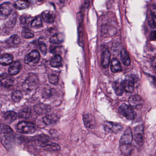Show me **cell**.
<instances>
[{"label": "cell", "mask_w": 156, "mask_h": 156, "mask_svg": "<svg viewBox=\"0 0 156 156\" xmlns=\"http://www.w3.org/2000/svg\"><path fill=\"white\" fill-rule=\"evenodd\" d=\"M133 139V133L130 128H128L120 140V149L122 154L129 156L132 151V144Z\"/></svg>", "instance_id": "cell-1"}, {"label": "cell", "mask_w": 156, "mask_h": 156, "mask_svg": "<svg viewBox=\"0 0 156 156\" xmlns=\"http://www.w3.org/2000/svg\"><path fill=\"white\" fill-rule=\"evenodd\" d=\"M39 85L38 77L34 74H30L23 84V88L25 91L29 92L37 88Z\"/></svg>", "instance_id": "cell-2"}, {"label": "cell", "mask_w": 156, "mask_h": 156, "mask_svg": "<svg viewBox=\"0 0 156 156\" xmlns=\"http://www.w3.org/2000/svg\"><path fill=\"white\" fill-rule=\"evenodd\" d=\"M17 128L19 132L24 134L33 133L36 130V127L34 124L26 121H22L19 123Z\"/></svg>", "instance_id": "cell-3"}, {"label": "cell", "mask_w": 156, "mask_h": 156, "mask_svg": "<svg viewBox=\"0 0 156 156\" xmlns=\"http://www.w3.org/2000/svg\"><path fill=\"white\" fill-rule=\"evenodd\" d=\"M133 139L136 143L138 145H141L144 140V128L142 125L136 126L134 128L133 132Z\"/></svg>", "instance_id": "cell-4"}, {"label": "cell", "mask_w": 156, "mask_h": 156, "mask_svg": "<svg viewBox=\"0 0 156 156\" xmlns=\"http://www.w3.org/2000/svg\"><path fill=\"white\" fill-rule=\"evenodd\" d=\"M119 113L129 120H132L135 117V114L132 108L125 104H123L119 108Z\"/></svg>", "instance_id": "cell-5"}, {"label": "cell", "mask_w": 156, "mask_h": 156, "mask_svg": "<svg viewBox=\"0 0 156 156\" xmlns=\"http://www.w3.org/2000/svg\"><path fill=\"white\" fill-rule=\"evenodd\" d=\"M13 132L12 133H1L2 143L7 149L12 147L14 142Z\"/></svg>", "instance_id": "cell-6"}, {"label": "cell", "mask_w": 156, "mask_h": 156, "mask_svg": "<svg viewBox=\"0 0 156 156\" xmlns=\"http://www.w3.org/2000/svg\"><path fill=\"white\" fill-rule=\"evenodd\" d=\"M41 55L40 53L37 50L32 51L27 54L24 58L25 63L29 65H33L37 63L40 60Z\"/></svg>", "instance_id": "cell-7"}, {"label": "cell", "mask_w": 156, "mask_h": 156, "mask_svg": "<svg viewBox=\"0 0 156 156\" xmlns=\"http://www.w3.org/2000/svg\"><path fill=\"white\" fill-rule=\"evenodd\" d=\"M128 102L131 108L136 109H140L144 104L142 98L137 95L131 96L129 98Z\"/></svg>", "instance_id": "cell-8"}, {"label": "cell", "mask_w": 156, "mask_h": 156, "mask_svg": "<svg viewBox=\"0 0 156 156\" xmlns=\"http://www.w3.org/2000/svg\"><path fill=\"white\" fill-rule=\"evenodd\" d=\"M104 128L106 131L113 133H117L121 130L122 126L118 123L107 121L104 124Z\"/></svg>", "instance_id": "cell-9"}, {"label": "cell", "mask_w": 156, "mask_h": 156, "mask_svg": "<svg viewBox=\"0 0 156 156\" xmlns=\"http://www.w3.org/2000/svg\"><path fill=\"white\" fill-rule=\"evenodd\" d=\"M124 90L128 93H131L134 90V79L130 76H126L124 81L122 82Z\"/></svg>", "instance_id": "cell-10"}, {"label": "cell", "mask_w": 156, "mask_h": 156, "mask_svg": "<svg viewBox=\"0 0 156 156\" xmlns=\"http://www.w3.org/2000/svg\"><path fill=\"white\" fill-rule=\"evenodd\" d=\"M84 124L87 128L93 129L95 126L96 121L94 116L91 114H87L83 116Z\"/></svg>", "instance_id": "cell-11"}, {"label": "cell", "mask_w": 156, "mask_h": 156, "mask_svg": "<svg viewBox=\"0 0 156 156\" xmlns=\"http://www.w3.org/2000/svg\"><path fill=\"white\" fill-rule=\"evenodd\" d=\"M34 111L38 115H43L49 112L51 110L50 106L45 104H41L36 105L34 107Z\"/></svg>", "instance_id": "cell-12"}, {"label": "cell", "mask_w": 156, "mask_h": 156, "mask_svg": "<svg viewBox=\"0 0 156 156\" xmlns=\"http://www.w3.org/2000/svg\"><path fill=\"white\" fill-rule=\"evenodd\" d=\"M0 82L2 86L7 88L11 87L13 83V80L12 78L6 73L1 74L0 77Z\"/></svg>", "instance_id": "cell-13"}, {"label": "cell", "mask_w": 156, "mask_h": 156, "mask_svg": "<svg viewBox=\"0 0 156 156\" xmlns=\"http://www.w3.org/2000/svg\"><path fill=\"white\" fill-rule=\"evenodd\" d=\"M41 16L43 20L47 23H53L55 20V14L51 11H45L43 12Z\"/></svg>", "instance_id": "cell-14"}, {"label": "cell", "mask_w": 156, "mask_h": 156, "mask_svg": "<svg viewBox=\"0 0 156 156\" xmlns=\"http://www.w3.org/2000/svg\"><path fill=\"white\" fill-rule=\"evenodd\" d=\"M12 9L13 6L11 2H4L1 5V13L4 16H9L11 13Z\"/></svg>", "instance_id": "cell-15"}, {"label": "cell", "mask_w": 156, "mask_h": 156, "mask_svg": "<svg viewBox=\"0 0 156 156\" xmlns=\"http://www.w3.org/2000/svg\"><path fill=\"white\" fill-rule=\"evenodd\" d=\"M22 69L21 65L19 62H14L9 68V73L10 76H14L20 73Z\"/></svg>", "instance_id": "cell-16"}, {"label": "cell", "mask_w": 156, "mask_h": 156, "mask_svg": "<svg viewBox=\"0 0 156 156\" xmlns=\"http://www.w3.org/2000/svg\"><path fill=\"white\" fill-rule=\"evenodd\" d=\"M20 39L17 35H13L11 36L6 41V44L9 47H17L20 43Z\"/></svg>", "instance_id": "cell-17"}, {"label": "cell", "mask_w": 156, "mask_h": 156, "mask_svg": "<svg viewBox=\"0 0 156 156\" xmlns=\"http://www.w3.org/2000/svg\"><path fill=\"white\" fill-rule=\"evenodd\" d=\"M13 57L11 54L4 53L2 55L0 58L1 64L3 66H9L12 64L13 62Z\"/></svg>", "instance_id": "cell-18"}, {"label": "cell", "mask_w": 156, "mask_h": 156, "mask_svg": "<svg viewBox=\"0 0 156 156\" xmlns=\"http://www.w3.org/2000/svg\"><path fill=\"white\" fill-rule=\"evenodd\" d=\"M110 60V52L108 50H105L103 52L101 56V65L103 68H108L109 65Z\"/></svg>", "instance_id": "cell-19"}, {"label": "cell", "mask_w": 156, "mask_h": 156, "mask_svg": "<svg viewBox=\"0 0 156 156\" xmlns=\"http://www.w3.org/2000/svg\"><path fill=\"white\" fill-rule=\"evenodd\" d=\"M65 36L62 33H57L54 34L50 38V41L51 43L59 44L64 41Z\"/></svg>", "instance_id": "cell-20"}, {"label": "cell", "mask_w": 156, "mask_h": 156, "mask_svg": "<svg viewBox=\"0 0 156 156\" xmlns=\"http://www.w3.org/2000/svg\"><path fill=\"white\" fill-rule=\"evenodd\" d=\"M50 64L52 67L58 68L62 65V57L59 55H56L52 57L50 61Z\"/></svg>", "instance_id": "cell-21"}, {"label": "cell", "mask_w": 156, "mask_h": 156, "mask_svg": "<svg viewBox=\"0 0 156 156\" xmlns=\"http://www.w3.org/2000/svg\"><path fill=\"white\" fill-rule=\"evenodd\" d=\"M113 88L117 95L121 96L124 92V88L122 82L116 81L113 84Z\"/></svg>", "instance_id": "cell-22"}, {"label": "cell", "mask_w": 156, "mask_h": 156, "mask_svg": "<svg viewBox=\"0 0 156 156\" xmlns=\"http://www.w3.org/2000/svg\"><path fill=\"white\" fill-rule=\"evenodd\" d=\"M120 58L124 65L126 66L129 65L130 63V58L128 54L125 49H122L121 50L120 52Z\"/></svg>", "instance_id": "cell-23"}, {"label": "cell", "mask_w": 156, "mask_h": 156, "mask_svg": "<svg viewBox=\"0 0 156 156\" xmlns=\"http://www.w3.org/2000/svg\"><path fill=\"white\" fill-rule=\"evenodd\" d=\"M111 70L113 73H116L122 71V67L119 61L116 59H113L111 64Z\"/></svg>", "instance_id": "cell-24"}, {"label": "cell", "mask_w": 156, "mask_h": 156, "mask_svg": "<svg viewBox=\"0 0 156 156\" xmlns=\"http://www.w3.org/2000/svg\"><path fill=\"white\" fill-rule=\"evenodd\" d=\"M17 114L13 111H8L4 114L3 115L4 119L8 122H13L17 117Z\"/></svg>", "instance_id": "cell-25"}, {"label": "cell", "mask_w": 156, "mask_h": 156, "mask_svg": "<svg viewBox=\"0 0 156 156\" xmlns=\"http://www.w3.org/2000/svg\"><path fill=\"white\" fill-rule=\"evenodd\" d=\"M31 26L33 28H40L43 26L42 18L41 16H38L35 17L32 21Z\"/></svg>", "instance_id": "cell-26"}, {"label": "cell", "mask_w": 156, "mask_h": 156, "mask_svg": "<svg viewBox=\"0 0 156 156\" xmlns=\"http://www.w3.org/2000/svg\"><path fill=\"white\" fill-rule=\"evenodd\" d=\"M29 3L28 2L24 1H17L14 3V6L16 9L19 10L24 9L28 8Z\"/></svg>", "instance_id": "cell-27"}, {"label": "cell", "mask_w": 156, "mask_h": 156, "mask_svg": "<svg viewBox=\"0 0 156 156\" xmlns=\"http://www.w3.org/2000/svg\"><path fill=\"white\" fill-rule=\"evenodd\" d=\"M31 115V110L30 108H22L19 112V116L22 118H28Z\"/></svg>", "instance_id": "cell-28"}, {"label": "cell", "mask_w": 156, "mask_h": 156, "mask_svg": "<svg viewBox=\"0 0 156 156\" xmlns=\"http://www.w3.org/2000/svg\"><path fill=\"white\" fill-rule=\"evenodd\" d=\"M22 36L25 39H30L34 36V34L30 29L24 27L22 31Z\"/></svg>", "instance_id": "cell-29"}, {"label": "cell", "mask_w": 156, "mask_h": 156, "mask_svg": "<svg viewBox=\"0 0 156 156\" xmlns=\"http://www.w3.org/2000/svg\"><path fill=\"white\" fill-rule=\"evenodd\" d=\"M57 119V118L55 116L52 115H47L45 116L43 118V121L45 125H49L55 122V120Z\"/></svg>", "instance_id": "cell-30"}, {"label": "cell", "mask_w": 156, "mask_h": 156, "mask_svg": "<svg viewBox=\"0 0 156 156\" xmlns=\"http://www.w3.org/2000/svg\"><path fill=\"white\" fill-rule=\"evenodd\" d=\"M43 147L45 150L48 151H56L60 149V146L58 144H55V143L48 144Z\"/></svg>", "instance_id": "cell-31"}, {"label": "cell", "mask_w": 156, "mask_h": 156, "mask_svg": "<svg viewBox=\"0 0 156 156\" xmlns=\"http://www.w3.org/2000/svg\"><path fill=\"white\" fill-rule=\"evenodd\" d=\"M32 17L31 16L29 15H23L20 17V23L21 24L23 25H26L29 24L30 22L31 23Z\"/></svg>", "instance_id": "cell-32"}, {"label": "cell", "mask_w": 156, "mask_h": 156, "mask_svg": "<svg viewBox=\"0 0 156 156\" xmlns=\"http://www.w3.org/2000/svg\"><path fill=\"white\" fill-rule=\"evenodd\" d=\"M12 100L15 102L20 101L23 98V94L20 91H15L13 92L12 95Z\"/></svg>", "instance_id": "cell-33"}, {"label": "cell", "mask_w": 156, "mask_h": 156, "mask_svg": "<svg viewBox=\"0 0 156 156\" xmlns=\"http://www.w3.org/2000/svg\"><path fill=\"white\" fill-rule=\"evenodd\" d=\"M12 132H13V130L10 127L5 124H1V133H12Z\"/></svg>", "instance_id": "cell-34"}, {"label": "cell", "mask_w": 156, "mask_h": 156, "mask_svg": "<svg viewBox=\"0 0 156 156\" xmlns=\"http://www.w3.org/2000/svg\"><path fill=\"white\" fill-rule=\"evenodd\" d=\"M49 82L54 85H57L59 82V78L56 75L51 74L48 76Z\"/></svg>", "instance_id": "cell-35"}, {"label": "cell", "mask_w": 156, "mask_h": 156, "mask_svg": "<svg viewBox=\"0 0 156 156\" xmlns=\"http://www.w3.org/2000/svg\"><path fill=\"white\" fill-rule=\"evenodd\" d=\"M148 24L151 28L156 29V17L152 16L148 19Z\"/></svg>", "instance_id": "cell-36"}, {"label": "cell", "mask_w": 156, "mask_h": 156, "mask_svg": "<svg viewBox=\"0 0 156 156\" xmlns=\"http://www.w3.org/2000/svg\"><path fill=\"white\" fill-rule=\"evenodd\" d=\"M37 140L39 142L44 143L49 141V137L46 135L42 134V135H39L37 137Z\"/></svg>", "instance_id": "cell-37"}, {"label": "cell", "mask_w": 156, "mask_h": 156, "mask_svg": "<svg viewBox=\"0 0 156 156\" xmlns=\"http://www.w3.org/2000/svg\"><path fill=\"white\" fill-rule=\"evenodd\" d=\"M39 48L42 53L45 55L47 52V47L46 44L43 42H41L39 43Z\"/></svg>", "instance_id": "cell-38"}, {"label": "cell", "mask_w": 156, "mask_h": 156, "mask_svg": "<svg viewBox=\"0 0 156 156\" xmlns=\"http://www.w3.org/2000/svg\"><path fill=\"white\" fill-rule=\"evenodd\" d=\"M150 40L151 41H155L156 40V31L151 32L149 35Z\"/></svg>", "instance_id": "cell-39"}, {"label": "cell", "mask_w": 156, "mask_h": 156, "mask_svg": "<svg viewBox=\"0 0 156 156\" xmlns=\"http://www.w3.org/2000/svg\"><path fill=\"white\" fill-rule=\"evenodd\" d=\"M151 13L152 16L156 17V5H154L151 6L150 9Z\"/></svg>", "instance_id": "cell-40"}, {"label": "cell", "mask_w": 156, "mask_h": 156, "mask_svg": "<svg viewBox=\"0 0 156 156\" xmlns=\"http://www.w3.org/2000/svg\"><path fill=\"white\" fill-rule=\"evenodd\" d=\"M152 66L154 67H156V58H154L152 59V62H151Z\"/></svg>", "instance_id": "cell-41"}]
</instances>
